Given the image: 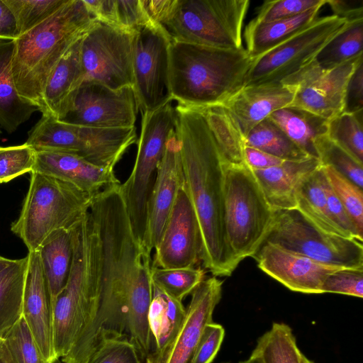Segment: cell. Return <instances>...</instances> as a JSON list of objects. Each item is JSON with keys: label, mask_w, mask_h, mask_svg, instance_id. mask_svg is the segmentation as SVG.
Returning a JSON list of instances; mask_svg holds the SVG:
<instances>
[{"label": "cell", "mask_w": 363, "mask_h": 363, "mask_svg": "<svg viewBox=\"0 0 363 363\" xmlns=\"http://www.w3.org/2000/svg\"><path fill=\"white\" fill-rule=\"evenodd\" d=\"M176 134L184 181L200 225L203 267L230 276L240 264L227 242L223 218L226 161L201 108L178 104Z\"/></svg>", "instance_id": "1"}, {"label": "cell", "mask_w": 363, "mask_h": 363, "mask_svg": "<svg viewBox=\"0 0 363 363\" xmlns=\"http://www.w3.org/2000/svg\"><path fill=\"white\" fill-rule=\"evenodd\" d=\"M253 59L246 50H228L172 40V100L192 108L223 105L245 85Z\"/></svg>", "instance_id": "2"}, {"label": "cell", "mask_w": 363, "mask_h": 363, "mask_svg": "<svg viewBox=\"0 0 363 363\" xmlns=\"http://www.w3.org/2000/svg\"><path fill=\"white\" fill-rule=\"evenodd\" d=\"M96 21L83 0H68L50 17L13 40L11 69L22 99L39 108L45 86L55 67Z\"/></svg>", "instance_id": "3"}, {"label": "cell", "mask_w": 363, "mask_h": 363, "mask_svg": "<svg viewBox=\"0 0 363 363\" xmlns=\"http://www.w3.org/2000/svg\"><path fill=\"white\" fill-rule=\"evenodd\" d=\"M70 233L71 270L66 286L53 301L54 347L60 359L93 320L99 296L100 239L89 210Z\"/></svg>", "instance_id": "4"}, {"label": "cell", "mask_w": 363, "mask_h": 363, "mask_svg": "<svg viewBox=\"0 0 363 363\" xmlns=\"http://www.w3.org/2000/svg\"><path fill=\"white\" fill-rule=\"evenodd\" d=\"M30 184L11 231L28 252L38 251L55 231L69 230L89 210L90 196L72 184L45 174L31 172Z\"/></svg>", "instance_id": "5"}, {"label": "cell", "mask_w": 363, "mask_h": 363, "mask_svg": "<svg viewBox=\"0 0 363 363\" xmlns=\"http://www.w3.org/2000/svg\"><path fill=\"white\" fill-rule=\"evenodd\" d=\"M223 218L228 245L240 263L253 257L265 241L276 212L246 164L225 168Z\"/></svg>", "instance_id": "6"}, {"label": "cell", "mask_w": 363, "mask_h": 363, "mask_svg": "<svg viewBox=\"0 0 363 363\" xmlns=\"http://www.w3.org/2000/svg\"><path fill=\"white\" fill-rule=\"evenodd\" d=\"M249 0H174L161 23L172 40L241 50Z\"/></svg>", "instance_id": "7"}, {"label": "cell", "mask_w": 363, "mask_h": 363, "mask_svg": "<svg viewBox=\"0 0 363 363\" xmlns=\"http://www.w3.org/2000/svg\"><path fill=\"white\" fill-rule=\"evenodd\" d=\"M176 125V111L172 101L142 113L135 162L130 176L120 185L133 233L141 242L145 234L148 202L157 168Z\"/></svg>", "instance_id": "8"}, {"label": "cell", "mask_w": 363, "mask_h": 363, "mask_svg": "<svg viewBox=\"0 0 363 363\" xmlns=\"http://www.w3.org/2000/svg\"><path fill=\"white\" fill-rule=\"evenodd\" d=\"M136 140L135 126L93 128L42 116L29 132L26 143L37 152L71 153L94 164L113 169L128 148L136 143Z\"/></svg>", "instance_id": "9"}, {"label": "cell", "mask_w": 363, "mask_h": 363, "mask_svg": "<svg viewBox=\"0 0 363 363\" xmlns=\"http://www.w3.org/2000/svg\"><path fill=\"white\" fill-rule=\"evenodd\" d=\"M266 241L323 264L363 268L362 242L325 233L296 209L276 212Z\"/></svg>", "instance_id": "10"}, {"label": "cell", "mask_w": 363, "mask_h": 363, "mask_svg": "<svg viewBox=\"0 0 363 363\" xmlns=\"http://www.w3.org/2000/svg\"><path fill=\"white\" fill-rule=\"evenodd\" d=\"M347 22L333 14L317 18L293 37L254 58L245 86L283 82L313 61Z\"/></svg>", "instance_id": "11"}, {"label": "cell", "mask_w": 363, "mask_h": 363, "mask_svg": "<svg viewBox=\"0 0 363 363\" xmlns=\"http://www.w3.org/2000/svg\"><path fill=\"white\" fill-rule=\"evenodd\" d=\"M133 31L96 21L81 41L84 82L113 89L133 87Z\"/></svg>", "instance_id": "12"}, {"label": "cell", "mask_w": 363, "mask_h": 363, "mask_svg": "<svg viewBox=\"0 0 363 363\" xmlns=\"http://www.w3.org/2000/svg\"><path fill=\"white\" fill-rule=\"evenodd\" d=\"M171 41L164 28L154 23L133 31V89L142 113L172 101L169 88Z\"/></svg>", "instance_id": "13"}, {"label": "cell", "mask_w": 363, "mask_h": 363, "mask_svg": "<svg viewBox=\"0 0 363 363\" xmlns=\"http://www.w3.org/2000/svg\"><path fill=\"white\" fill-rule=\"evenodd\" d=\"M363 56L337 67L324 69L314 60L291 75L282 83L294 89L289 107L303 110L326 121L345 110L346 91L350 79Z\"/></svg>", "instance_id": "14"}, {"label": "cell", "mask_w": 363, "mask_h": 363, "mask_svg": "<svg viewBox=\"0 0 363 363\" xmlns=\"http://www.w3.org/2000/svg\"><path fill=\"white\" fill-rule=\"evenodd\" d=\"M138 105L133 86L113 89L85 81L79 86L69 111L60 121L100 128L135 126Z\"/></svg>", "instance_id": "15"}, {"label": "cell", "mask_w": 363, "mask_h": 363, "mask_svg": "<svg viewBox=\"0 0 363 363\" xmlns=\"http://www.w3.org/2000/svg\"><path fill=\"white\" fill-rule=\"evenodd\" d=\"M154 250L152 267L163 269L194 267L202 260L200 225L184 181Z\"/></svg>", "instance_id": "16"}, {"label": "cell", "mask_w": 363, "mask_h": 363, "mask_svg": "<svg viewBox=\"0 0 363 363\" xmlns=\"http://www.w3.org/2000/svg\"><path fill=\"white\" fill-rule=\"evenodd\" d=\"M222 286L223 281L213 276L194 290L179 330L161 350L148 357L147 363H191L205 326L213 322V311L221 299Z\"/></svg>", "instance_id": "17"}, {"label": "cell", "mask_w": 363, "mask_h": 363, "mask_svg": "<svg viewBox=\"0 0 363 363\" xmlns=\"http://www.w3.org/2000/svg\"><path fill=\"white\" fill-rule=\"evenodd\" d=\"M252 257L267 275L291 291L303 294H322L326 277L346 268L317 262L267 241Z\"/></svg>", "instance_id": "18"}, {"label": "cell", "mask_w": 363, "mask_h": 363, "mask_svg": "<svg viewBox=\"0 0 363 363\" xmlns=\"http://www.w3.org/2000/svg\"><path fill=\"white\" fill-rule=\"evenodd\" d=\"M22 316L44 363L57 359L54 347L53 302L38 251L28 252Z\"/></svg>", "instance_id": "19"}, {"label": "cell", "mask_w": 363, "mask_h": 363, "mask_svg": "<svg viewBox=\"0 0 363 363\" xmlns=\"http://www.w3.org/2000/svg\"><path fill=\"white\" fill-rule=\"evenodd\" d=\"M183 182L180 143L175 130L171 133L167 140L148 202L147 226L143 243L150 253L159 243L168 216Z\"/></svg>", "instance_id": "20"}, {"label": "cell", "mask_w": 363, "mask_h": 363, "mask_svg": "<svg viewBox=\"0 0 363 363\" xmlns=\"http://www.w3.org/2000/svg\"><path fill=\"white\" fill-rule=\"evenodd\" d=\"M294 89L282 83L244 86L223 105L244 139L258 123L273 112L289 107Z\"/></svg>", "instance_id": "21"}, {"label": "cell", "mask_w": 363, "mask_h": 363, "mask_svg": "<svg viewBox=\"0 0 363 363\" xmlns=\"http://www.w3.org/2000/svg\"><path fill=\"white\" fill-rule=\"evenodd\" d=\"M35 152V162L32 172L69 182L90 196H94L108 186L121 184L113 169L94 164L71 153Z\"/></svg>", "instance_id": "22"}, {"label": "cell", "mask_w": 363, "mask_h": 363, "mask_svg": "<svg viewBox=\"0 0 363 363\" xmlns=\"http://www.w3.org/2000/svg\"><path fill=\"white\" fill-rule=\"evenodd\" d=\"M82 38L67 50L49 77L39 107L42 116L62 120L71 109L84 79L80 57Z\"/></svg>", "instance_id": "23"}, {"label": "cell", "mask_w": 363, "mask_h": 363, "mask_svg": "<svg viewBox=\"0 0 363 363\" xmlns=\"http://www.w3.org/2000/svg\"><path fill=\"white\" fill-rule=\"evenodd\" d=\"M321 166L318 158L285 161L282 164L252 171L269 206L275 211L296 208V193L300 184Z\"/></svg>", "instance_id": "24"}, {"label": "cell", "mask_w": 363, "mask_h": 363, "mask_svg": "<svg viewBox=\"0 0 363 363\" xmlns=\"http://www.w3.org/2000/svg\"><path fill=\"white\" fill-rule=\"evenodd\" d=\"M323 6H318L298 16L272 22L250 21L245 29V49L252 59L263 55L311 24L318 18Z\"/></svg>", "instance_id": "25"}, {"label": "cell", "mask_w": 363, "mask_h": 363, "mask_svg": "<svg viewBox=\"0 0 363 363\" xmlns=\"http://www.w3.org/2000/svg\"><path fill=\"white\" fill-rule=\"evenodd\" d=\"M13 47V40H0V125L9 133L39 111L17 91L11 69Z\"/></svg>", "instance_id": "26"}, {"label": "cell", "mask_w": 363, "mask_h": 363, "mask_svg": "<svg viewBox=\"0 0 363 363\" xmlns=\"http://www.w3.org/2000/svg\"><path fill=\"white\" fill-rule=\"evenodd\" d=\"M52 302L67 284L73 256L70 229L50 235L38 250Z\"/></svg>", "instance_id": "27"}, {"label": "cell", "mask_w": 363, "mask_h": 363, "mask_svg": "<svg viewBox=\"0 0 363 363\" xmlns=\"http://www.w3.org/2000/svg\"><path fill=\"white\" fill-rule=\"evenodd\" d=\"M323 179L320 166L300 184L296 193V209L320 230L332 235L350 238L330 214Z\"/></svg>", "instance_id": "28"}, {"label": "cell", "mask_w": 363, "mask_h": 363, "mask_svg": "<svg viewBox=\"0 0 363 363\" xmlns=\"http://www.w3.org/2000/svg\"><path fill=\"white\" fill-rule=\"evenodd\" d=\"M268 118L303 151L317 158L314 142L327 133L328 121L301 109L285 107L273 112Z\"/></svg>", "instance_id": "29"}, {"label": "cell", "mask_w": 363, "mask_h": 363, "mask_svg": "<svg viewBox=\"0 0 363 363\" xmlns=\"http://www.w3.org/2000/svg\"><path fill=\"white\" fill-rule=\"evenodd\" d=\"M185 315L186 308L182 301L170 296L152 284L148 311L149 328L154 345L152 353L161 350L173 337Z\"/></svg>", "instance_id": "30"}, {"label": "cell", "mask_w": 363, "mask_h": 363, "mask_svg": "<svg viewBox=\"0 0 363 363\" xmlns=\"http://www.w3.org/2000/svg\"><path fill=\"white\" fill-rule=\"evenodd\" d=\"M28 256L0 271V337L21 317Z\"/></svg>", "instance_id": "31"}, {"label": "cell", "mask_w": 363, "mask_h": 363, "mask_svg": "<svg viewBox=\"0 0 363 363\" xmlns=\"http://www.w3.org/2000/svg\"><path fill=\"white\" fill-rule=\"evenodd\" d=\"M363 18L347 21L342 30L318 52L314 61L330 69L363 56Z\"/></svg>", "instance_id": "32"}, {"label": "cell", "mask_w": 363, "mask_h": 363, "mask_svg": "<svg viewBox=\"0 0 363 363\" xmlns=\"http://www.w3.org/2000/svg\"><path fill=\"white\" fill-rule=\"evenodd\" d=\"M252 354L261 363H301L303 354L291 328L285 323H274L257 340Z\"/></svg>", "instance_id": "33"}, {"label": "cell", "mask_w": 363, "mask_h": 363, "mask_svg": "<svg viewBox=\"0 0 363 363\" xmlns=\"http://www.w3.org/2000/svg\"><path fill=\"white\" fill-rule=\"evenodd\" d=\"M244 140L245 145L262 150L286 161H301L312 157L300 149L268 118L254 127Z\"/></svg>", "instance_id": "34"}, {"label": "cell", "mask_w": 363, "mask_h": 363, "mask_svg": "<svg viewBox=\"0 0 363 363\" xmlns=\"http://www.w3.org/2000/svg\"><path fill=\"white\" fill-rule=\"evenodd\" d=\"M201 109L228 163L245 164L243 155L244 138L225 108L218 105Z\"/></svg>", "instance_id": "35"}, {"label": "cell", "mask_w": 363, "mask_h": 363, "mask_svg": "<svg viewBox=\"0 0 363 363\" xmlns=\"http://www.w3.org/2000/svg\"><path fill=\"white\" fill-rule=\"evenodd\" d=\"M363 111H343L328 121V136L363 163Z\"/></svg>", "instance_id": "36"}, {"label": "cell", "mask_w": 363, "mask_h": 363, "mask_svg": "<svg viewBox=\"0 0 363 363\" xmlns=\"http://www.w3.org/2000/svg\"><path fill=\"white\" fill-rule=\"evenodd\" d=\"M152 283L170 296L182 301L205 279L201 267L163 269L151 266Z\"/></svg>", "instance_id": "37"}, {"label": "cell", "mask_w": 363, "mask_h": 363, "mask_svg": "<svg viewBox=\"0 0 363 363\" xmlns=\"http://www.w3.org/2000/svg\"><path fill=\"white\" fill-rule=\"evenodd\" d=\"M316 157L321 165H328L363 189V163L331 140L326 134L315 139Z\"/></svg>", "instance_id": "38"}, {"label": "cell", "mask_w": 363, "mask_h": 363, "mask_svg": "<svg viewBox=\"0 0 363 363\" xmlns=\"http://www.w3.org/2000/svg\"><path fill=\"white\" fill-rule=\"evenodd\" d=\"M321 168L330 188L363 234V189L330 166Z\"/></svg>", "instance_id": "39"}, {"label": "cell", "mask_w": 363, "mask_h": 363, "mask_svg": "<svg viewBox=\"0 0 363 363\" xmlns=\"http://www.w3.org/2000/svg\"><path fill=\"white\" fill-rule=\"evenodd\" d=\"M139 356L128 336L101 333L86 363H141Z\"/></svg>", "instance_id": "40"}, {"label": "cell", "mask_w": 363, "mask_h": 363, "mask_svg": "<svg viewBox=\"0 0 363 363\" xmlns=\"http://www.w3.org/2000/svg\"><path fill=\"white\" fill-rule=\"evenodd\" d=\"M67 1L4 0L16 19L19 35L50 17Z\"/></svg>", "instance_id": "41"}, {"label": "cell", "mask_w": 363, "mask_h": 363, "mask_svg": "<svg viewBox=\"0 0 363 363\" xmlns=\"http://www.w3.org/2000/svg\"><path fill=\"white\" fill-rule=\"evenodd\" d=\"M2 337L16 363H44L35 340L22 315Z\"/></svg>", "instance_id": "42"}, {"label": "cell", "mask_w": 363, "mask_h": 363, "mask_svg": "<svg viewBox=\"0 0 363 363\" xmlns=\"http://www.w3.org/2000/svg\"><path fill=\"white\" fill-rule=\"evenodd\" d=\"M35 150L26 143L0 147V184L30 173L35 165Z\"/></svg>", "instance_id": "43"}, {"label": "cell", "mask_w": 363, "mask_h": 363, "mask_svg": "<svg viewBox=\"0 0 363 363\" xmlns=\"http://www.w3.org/2000/svg\"><path fill=\"white\" fill-rule=\"evenodd\" d=\"M326 4L327 0L266 1L259 7L256 16L251 22L263 23L286 19Z\"/></svg>", "instance_id": "44"}, {"label": "cell", "mask_w": 363, "mask_h": 363, "mask_svg": "<svg viewBox=\"0 0 363 363\" xmlns=\"http://www.w3.org/2000/svg\"><path fill=\"white\" fill-rule=\"evenodd\" d=\"M325 293L362 298L363 268H343L330 274L322 286Z\"/></svg>", "instance_id": "45"}, {"label": "cell", "mask_w": 363, "mask_h": 363, "mask_svg": "<svg viewBox=\"0 0 363 363\" xmlns=\"http://www.w3.org/2000/svg\"><path fill=\"white\" fill-rule=\"evenodd\" d=\"M225 336L223 327L213 322L208 323L201 334L191 363H211Z\"/></svg>", "instance_id": "46"}, {"label": "cell", "mask_w": 363, "mask_h": 363, "mask_svg": "<svg viewBox=\"0 0 363 363\" xmlns=\"http://www.w3.org/2000/svg\"><path fill=\"white\" fill-rule=\"evenodd\" d=\"M152 23L144 10L141 0H115V27L133 31Z\"/></svg>", "instance_id": "47"}, {"label": "cell", "mask_w": 363, "mask_h": 363, "mask_svg": "<svg viewBox=\"0 0 363 363\" xmlns=\"http://www.w3.org/2000/svg\"><path fill=\"white\" fill-rule=\"evenodd\" d=\"M323 186L328 210L333 220L346 233L348 238L362 242L363 234L360 233L357 229L347 210L330 188L325 176L323 179Z\"/></svg>", "instance_id": "48"}, {"label": "cell", "mask_w": 363, "mask_h": 363, "mask_svg": "<svg viewBox=\"0 0 363 363\" xmlns=\"http://www.w3.org/2000/svg\"><path fill=\"white\" fill-rule=\"evenodd\" d=\"M360 111H363V62L357 66L348 83L344 110L352 113Z\"/></svg>", "instance_id": "49"}, {"label": "cell", "mask_w": 363, "mask_h": 363, "mask_svg": "<svg viewBox=\"0 0 363 363\" xmlns=\"http://www.w3.org/2000/svg\"><path fill=\"white\" fill-rule=\"evenodd\" d=\"M244 161L252 171L263 170L282 164L286 160L255 147L245 145Z\"/></svg>", "instance_id": "50"}, {"label": "cell", "mask_w": 363, "mask_h": 363, "mask_svg": "<svg viewBox=\"0 0 363 363\" xmlns=\"http://www.w3.org/2000/svg\"><path fill=\"white\" fill-rule=\"evenodd\" d=\"M333 14L347 21L363 18V4L357 1L327 0Z\"/></svg>", "instance_id": "51"}, {"label": "cell", "mask_w": 363, "mask_h": 363, "mask_svg": "<svg viewBox=\"0 0 363 363\" xmlns=\"http://www.w3.org/2000/svg\"><path fill=\"white\" fill-rule=\"evenodd\" d=\"M19 36L16 19L4 3L0 0V40H14Z\"/></svg>", "instance_id": "52"}, {"label": "cell", "mask_w": 363, "mask_h": 363, "mask_svg": "<svg viewBox=\"0 0 363 363\" xmlns=\"http://www.w3.org/2000/svg\"><path fill=\"white\" fill-rule=\"evenodd\" d=\"M0 363H16L2 337H0Z\"/></svg>", "instance_id": "53"}, {"label": "cell", "mask_w": 363, "mask_h": 363, "mask_svg": "<svg viewBox=\"0 0 363 363\" xmlns=\"http://www.w3.org/2000/svg\"><path fill=\"white\" fill-rule=\"evenodd\" d=\"M13 259L0 255V271L7 267Z\"/></svg>", "instance_id": "54"}, {"label": "cell", "mask_w": 363, "mask_h": 363, "mask_svg": "<svg viewBox=\"0 0 363 363\" xmlns=\"http://www.w3.org/2000/svg\"><path fill=\"white\" fill-rule=\"evenodd\" d=\"M239 363H261V362L256 356L251 354L248 359L241 361Z\"/></svg>", "instance_id": "55"}, {"label": "cell", "mask_w": 363, "mask_h": 363, "mask_svg": "<svg viewBox=\"0 0 363 363\" xmlns=\"http://www.w3.org/2000/svg\"><path fill=\"white\" fill-rule=\"evenodd\" d=\"M301 363H314L311 360L308 359L305 355L301 356Z\"/></svg>", "instance_id": "56"}, {"label": "cell", "mask_w": 363, "mask_h": 363, "mask_svg": "<svg viewBox=\"0 0 363 363\" xmlns=\"http://www.w3.org/2000/svg\"><path fill=\"white\" fill-rule=\"evenodd\" d=\"M51 363H63L62 360H60V358L55 359L54 361H52Z\"/></svg>", "instance_id": "57"}, {"label": "cell", "mask_w": 363, "mask_h": 363, "mask_svg": "<svg viewBox=\"0 0 363 363\" xmlns=\"http://www.w3.org/2000/svg\"><path fill=\"white\" fill-rule=\"evenodd\" d=\"M223 363H229V362H223Z\"/></svg>", "instance_id": "58"}, {"label": "cell", "mask_w": 363, "mask_h": 363, "mask_svg": "<svg viewBox=\"0 0 363 363\" xmlns=\"http://www.w3.org/2000/svg\"><path fill=\"white\" fill-rule=\"evenodd\" d=\"M0 134H1V130H0Z\"/></svg>", "instance_id": "59"}]
</instances>
